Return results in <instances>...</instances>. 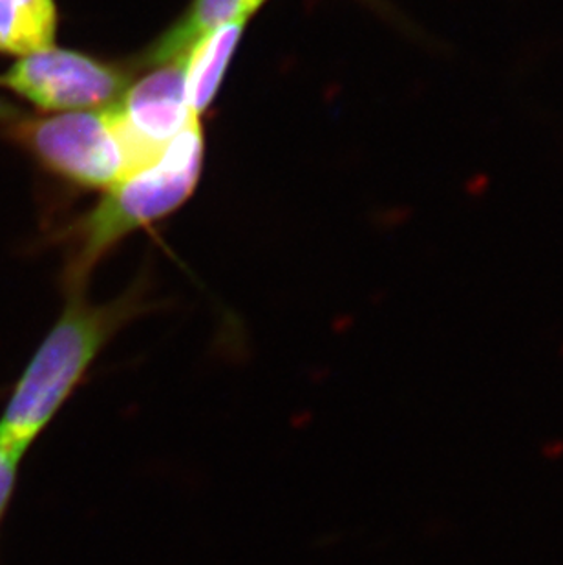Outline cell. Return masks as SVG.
I'll return each mask as SVG.
<instances>
[{"label":"cell","instance_id":"obj_1","mask_svg":"<svg viewBox=\"0 0 563 565\" xmlns=\"http://www.w3.org/2000/svg\"><path fill=\"white\" fill-rule=\"evenodd\" d=\"M141 288L107 305L86 299V288H66L63 311L11 390L0 417V438L28 450L79 388L114 337L149 308Z\"/></svg>","mask_w":563,"mask_h":565},{"label":"cell","instance_id":"obj_2","mask_svg":"<svg viewBox=\"0 0 563 565\" xmlns=\"http://www.w3.org/2000/svg\"><path fill=\"white\" fill-rule=\"evenodd\" d=\"M205 138L200 119L172 139L163 154L107 189L102 202L75 224V255L66 288H86L92 269L117 242L156 220L166 218L192 196L202 177Z\"/></svg>","mask_w":563,"mask_h":565},{"label":"cell","instance_id":"obj_3","mask_svg":"<svg viewBox=\"0 0 563 565\" xmlns=\"http://www.w3.org/2000/svg\"><path fill=\"white\" fill-rule=\"evenodd\" d=\"M11 125L17 143L46 171L79 188L107 191L138 172L113 105Z\"/></svg>","mask_w":563,"mask_h":565},{"label":"cell","instance_id":"obj_4","mask_svg":"<svg viewBox=\"0 0 563 565\" xmlns=\"http://www.w3.org/2000/svg\"><path fill=\"white\" fill-rule=\"evenodd\" d=\"M132 70L77 50H39L0 74V88L44 113H79L110 107L130 86Z\"/></svg>","mask_w":563,"mask_h":565},{"label":"cell","instance_id":"obj_5","mask_svg":"<svg viewBox=\"0 0 563 565\" xmlns=\"http://www.w3.org/2000/svg\"><path fill=\"white\" fill-rule=\"evenodd\" d=\"M113 107L139 171L155 163L172 139L198 121L187 103L183 63L163 64L144 75Z\"/></svg>","mask_w":563,"mask_h":565},{"label":"cell","instance_id":"obj_6","mask_svg":"<svg viewBox=\"0 0 563 565\" xmlns=\"http://www.w3.org/2000/svg\"><path fill=\"white\" fill-rule=\"evenodd\" d=\"M266 0H192L183 15L155 39L134 61L136 68L180 63L194 44L227 22L251 19Z\"/></svg>","mask_w":563,"mask_h":565},{"label":"cell","instance_id":"obj_7","mask_svg":"<svg viewBox=\"0 0 563 565\" xmlns=\"http://www.w3.org/2000/svg\"><path fill=\"white\" fill-rule=\"evenodd\" d=\"M247 21L249 19L227 22L209 32L180 61L185 72L187 103L198 119L208 113L216 99Z\"/></svg>","mask_w":563,"mask_h":565},{"label":"cell","instance_id":"obj_8","mask_svg":"<svg viewBox=\"0 0 563 565\" xmlns=\"http://www.w3.org/2000/svg\"><path fill=\"white\" fill-rule=\"evenodd\" d=\"M55 0H0V54L24 57L54 46Z\"/></svg>","mask_w":563,"mask_h":565},{"label":"cell","instance_id":"obj_9","mask_svg":"<svg viewBox=\"0 0 563 565\" xmlns=\"http://www.w3.org/2000/svg\"><path fill=\"white\" fill-rule=\"evenodd\" d=\"M24 454L26 450L0 438V523L15 492L17 476Z\"/></svg>","mask_w":563,"mask_h":565},{"label":"cell","instance_id":"obj_10","mask_svg":"<svg viewBox=\"0 0 563 565\" xmlns=\"http://www.w3.org/2000/svg\"><path fill=\"white\" fill-rule=\"evenodd\" d=\"M364 4L370 6V8H373V10L379 11L381 15L386 17V19H390V21L397 22V26L401 28V30H404V32L410 33L412 38H419L425 41V35L417 30V28L414 26V24H410L406 19H404L399 11H395L392 6L386 2V0H362Z\"/></svg>","mask_w":563,"mask_h":565},{"label":"cell","instance_id":"obj_11","mask_svg":"<svg viewBox=\"0 0 563 565\" xmlns=\"http://www.w3.org/2000/svg\"><path fill=\"white\" fill-rule=\"evenodd\" d=\"M21 119V110L0 97V124H15Z\"/></svg>","mask_w":563,"mask_h":565}]
</instances>
